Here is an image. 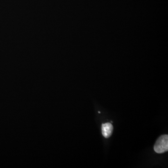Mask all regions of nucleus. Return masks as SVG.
Wrapping results in <instances>:
<instances>
[{"label": "nucleus", "mask_w": 168, "mask_h": 168, "mask_svg": "<svg viewBox=\"0 0 168 168\" xmlns=\"http://www.w3.org/2000/svg\"><path fill=\"white\" fill-rule=\"evenodd\" d=\"M154 150L158 154H162L168 150V135H163L158 138L155 143Z\"/></svg>", "instance_id": "nucleus-1"}, {"label": "nucleus", "mask_w": 168, "mask_h": 168, "mask_svg": "<svg viewBox=\"0 0 168 168\" xmlns=\"http://www.w3.org/2000/svg\"><path fill=\"white\" fill-rule=\"evenodd\" d=\"M113 125L109 122L106 123L102 125V134L104 137L106 138H109L112 135L113 131Z\"/></svg>", "instance_id": "nucleus-2"}]
</instances>
